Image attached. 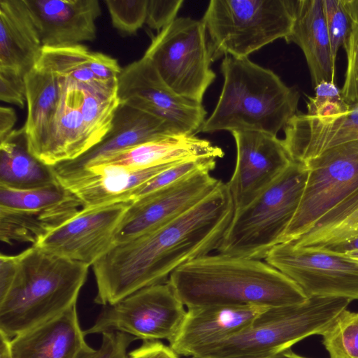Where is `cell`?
Returning <instances> with one entry per match:
<instances>
[{
    "label": "cell",
    "instance_id": "25",
    "mask_svg": "<svg viewBox=\"0 0 358 358\" xmlns=\"http://www.w3.org/2000/svg\"><path fill=\"white\" fill-rule=\"evenodd\" d=\"M224 155L221 148L207 140L180 134L142 143L95 165L107 164L136 170L190 159L222 158Z\"/></svg>",
    "mask_w": 358,
    "mask_h": 358
},
{
    "label": "cell",
    "instance_id": "39",
    "mask_svg": "<svg viewBox=\"0 0 358 358\" xmlns=\"http://www.w3.org/2000/svg\"><path fill=\"white\" fill-rule=\"evenodd\" d=\"M182 0H148L145 23L151 29L161 31L177 17Z\"/></svg>",
    "mask_w": 358,
    "mask_h": 358
},
{
    "label": "cell",
    "instance_id": "43",
    "mask_svg": "<svg viewBox=\"0 0 358 358\" xmlns=\"http://www.w3.org/2000/svg\"><path fill=\"white\" fill-rule=\"evenodd\" d=\"M17 120L15 110L10 107L0 108V141L7 138L14 130L13 127Z\"/></svg>",
    "mask_w": 358,
    "mask_h": 358
},
{
    "label": "cell",
    "instance_id": "10",
    "mask_svg": "<svg viewBox=\"0 0 358 358\" xmlns=\"http://www.w3.org/2000/svg\"><path fill=\"white\" fill-rule=\"evenodd\" d=\"M184 304L168 282L139 289L103 308L85 335L120 331L137 339H171L186 314Z\"/></svg>",
    "mask_w": 358,
    "mask_h": 358
},
{
    "label": "cell",
    "instance_id": "36",
    "mask_svg": "<svg viewBox=\"0 0 358 358\" xmlns=\"http://www.w3.org/2000/svg\"><path fill=\"white\" fill-rule=\"evenodd\" d=\"M322 2L332 52L336 58L339 48H345L348 43L352 23L341 0H322Z\"/></svg>",
    "mask_w": 358,
    "mask_h": 358
},
{
    "label": "cell",
    "instance_id": "45",
    "mask_svg": "<svg viewBox=\"0 0 358 358\" xmlns=\"http://www.w3.org/2000/svg\"><path fill=\"white\" fill-rule=\"evenodd\" d=\"M352 24H358V0H341Z\"/></svg>",
    "mask_w": 358,
    "mask_h": 358
},
{
    "label": "cell",
    "instance_id": "34",
    "mask_svg": "<svg viewBox=\"0 0 358 358\" xmlns=\"http://www.w3.org/2000/svg\"><path fill=\"white\" fill-rule=\"evenodd\" d=\"M113 26L122 34H134L146 22L148 0H106Z\"/></svg>",
    "mask_w": 358,
    "mask_h": 358
},
{
    "label": "cell",
    "instance_id": "14",
    "mask_svg": "<svg viewBox=\"0 0 358 358\" xmlns=\"http://www.w3.org/2000/svg\"><path fill=\"white\" fill-rule=\"evenodd\" d=\"M132 201L83 208L34 245L54 255L92 266L115 245L116 229Z\"/></svg>",
    "mask_w": 358,
    "mask_h": 358
},
{
    "label": "cell",
    "instance_id": "49",
    "mask_svg": "<svg viewBox=\"0 0 358 358\" xmlns=\"http://www.w3.org/2000/svg\"><path fill=\"white\" fill-rule=\"evenodd\" d=\"M190 358H201V357H191Z\"/></svg>",
    "mask_w": 358,
    "mask_h": 358
},
{
    "label": "cell",
    "instance_id": "11",
    "mask_svg": "<svg viewBox=\"0 0 358 358\" xmlns=\"http://www.w3.org/2000/svg\"><path fill=\"white\" fill-rule=\"evenodd\" d=\"M265 261L294 281L308 297L358 299V262L320 250L275 245Z\"/></svg>",
    "mask_w": 358,
    "mask_h": 358
},
{
    "label": "cell",
    "instance_id": "4",
    "mask_svg": "<svg viewBox=\"0 0 358 358\" xmlns=\"http://www.w3.org/2000/svg\"><path fill=\"white\" fill-rule=\"evenodd\" d=\"M221 71V94L200 131H255L277 136L297 113L298 90L271 70L248 57L226 56Z\"/></svg>",
    "mask_w": 358,
    "mask_h": 358
},
{
    "label": "cell",
    "instance_id": "19",
    "mask_svg": "<svg viewBox=\"0 0 358 358\" xmlns=\"http://www.w3.org/2000/svg\"><path fill=\"white\" fill-rule=\"evenodd\" d=\"M284 131L282 141L290 158L305 163L334 147L358 140V104L334 116L296 113Z\"/></svg>",
    "mask_w": 358,
    "mask_h": 358
},
{
    "label": "cell",
    "instance_id": "16",
    "mask_svg": "<svg viewBox=\"0 0 358 358\" xmlns=\"http://www.w3.org/2000/svg\"><path fill=\"white\" fill-rule=\"evenodd\" d=\"M165 120L120 103L103 139L79 157L51 166L57 180L73 176L108 157L154 140L180 135Z\"/></svg>",
    "mask_w": 358,
    "mask_h": 358
},
{
    "label": "cell",
    "instance_id": "37",
    "mask_svg": "<svg viewBox=\"0 0 358 358\" xmlns=\"http://www.w3.org/2000/svg\"><path fill=\"white\" fill-rule=\"evenodd\" d=\"M347 69L341 90L344 100L350 105L358 104V24H352L348 43Z\"/></svg>",
    "mask_w": 358,
    "mask_h": 358
},
{
    "label": "cell",
    "instance_id": "30",
    "mask_svg": "<svg viewBox=\"0 0 358 358\" xmlns=\"http://www.w3.org/2000/svg\"><path fill=\"white\" fill-rule=\"evenodd\" d=\"M90 51L80 45L62 48H43L37 64L56 76L69 78L90 90L106 97L117 96V90L101 83L90 66Z\"/></svg>",
    "mask_w": 358,
    "mask_h": 358
},
{
    "label": "cell",
    "instance_id": "31",
    "mask_svg": "<svg viewBox=\"0 0 358 358\" xmlns=\"http://www.w3.org/2000/svg\"><path fill=\"white\" fill-rule=\"evenodd\" d=\"M76 197L59 182L29 189L0 186V208L22 210L53 207Z\"/></svg>",
    "mask_w": 358,
    "mask_h": 358
},
{
    "label": "cell",
    "instance_id": "6",
    "mask_svg": "<svg viewBox=\"0 0 358 358\" xmlns=\"http://www.w3.org/2000/svg\"><path fill=\"white\" fill-rule=\"evenodd\" d=\"M308 175L303 163L292 161L260 194L235 211L218 254L261 260L278 244L299 207Z\"/></svg>",
    "mask_w": 358,
    "mask_h": 358
},
{
    "label": "cell",
    "instance_id": "5",
    "mask_svg": "<svg viewBox=\"0 0 358 358\" xmlns=\"http://www.w3.org/2000/svg\"><path fill=\"white\" fill-rule=\"evenodd\" d=\"M352 300L311 296L305 301L268 308L244 330L200 352L201 358H259L291 348L321 334Z\"/></svg>",
    "mask_w": 358,
    "mask_h": 358
},
{
    "label": "cell",
    "instance_id": "26",
    "mask_svg": "<svg viewBox=\"0 0 358 358\" xmlns=\"http://www.w3.org/2000/svg\"><path fill=\"white\" fill-rule=\"evenodd\" d=\"M27 114L22 127L29 152L36 159L50 136L59 102L57 76L37 64L24 76Z\"/></svg>",
    "mask_w": 358,
    "mask_h": 358
},
{
    "label": "cell",
    "instance_id": "27",
    "mask_svg": "<svg viewBox=\"0 0 358 358\" xmlns=\"http://www.w3.org/2000/svg\"><path fill=\"white\" fill-rule=\"evenodd\" d=\"M83 206L74 198L62 204L24 210L0 208V239L8 245H36L50 232L78 215Z\"/></svg>",
    "mask_w": 358,
    "mask_h": 358
},
{
    "label": "cell",
    "instance_id": "18",
    "mask_svg": "<svg viewBox=\"0 0 358 358\" xmlns=\"http://www.w3.org/2000/svg\"><path fill=\"white\" fill-rule=\"evenodd\" d=\"M268 308L258 306L188 308L169 346L179 356L196 357L203 350L247 328Z\"/></svg>",
    "mask_w": 358,
    "mask_h": 358
},
{
    "label": "cell",
    "instance_id": "1",
    "mask_svg": "<svg viewBox=\"0 0 358 358\" xmlns=\"http://www.w3.org/2000/svg\"><path fill=\"white\" fill-rule=\"evenodd\" d=\"M235 213L222 182L195 206L150 232L115 245L92 266L94 302L115 303L135 292L166 282L184 264L217 250Z\"/></svg>",
    "mask_w": 358,
    "mask_h": 358
},
{
    "label": "cell",
    "instance_id": "20",
    "mask_svg": "<svg viewBox=\"0 0 358 358\" xmlns=\"http://www.w3.org/2000/svg\"><path fill=\"white\" fill-rule=\"evenodd\" d=\"M177 162L136 170L98 164L58 182L81 201L83 208H93L134 201L133 192L138 187Z\"/></svg>",
    "mask_w": 358,
    "mask_h": 358
},
{
    "label": "cell",
    "instance_id": "22",
    "mask_svg": "<svg viewBox=\"0 0 358 358\" xmlns=\"http://www.w3.org/2000/svg\"><path fill=\"white\" fill-rule=\"evenodd\" d=\"M76 305L10 339L12 358H76L89 345Z\"/></svg>",
    "mask_w": 358,
    "mask_h": 358
},
{
    "label": "cell",
    "instance_id": "41",
    "mask_svg": "<svg viewBox=\"0 0 358 358\" xmlns=\"http://www.w3.org/2000/svg\"><path fill=\"white\" fill-rule=\"evenodd\" d=\"M90 66L101 83L117 90L118 77L122 68L115 59L101 52L90 51Z\"/></svg>",
    "mask_w": 358,
    "mask_h": 358
},
{
    "label": "cell",
    "instance_id": "9",
    "mask_svg": "<svg viewBox=\"0 0 358 358\" xmlns=\"http://www.w3.org/2000/svg\"><path fill=\"white\" fill-rule=\"evenodd\" d=\"M303 164L308 169L306 183L280 243L299 238L358 188V140L334 147Z\"/></svg>",
    "mask_w": 358,
    "mask_h": 358
},
{
    "label": "cell",
    "instance_id": "15",
    "mask_svg": "<svg viewBox=\"0 0 358 358\" xmlns=\"http://www.w3.org/2000/svg\"><path fill=\"white\" fill-rule=\"evenodd\" d=\"M236 146L234 171L227 183L238 211L252 202L291 164L282 140L255 131L231 132Z\"/></svg>",
    "mask_w": 358,
    "mask_h": 358
},
{
    "label": "cell",
    "instance_id": "17",
    "mask_svg": "<svg viewBox=\"0 0 358 358\" xmlns=\"http://www.w3.org/2000/svg\"><path fill=\"white\" fill-rule=\"evenodd\" d=\"M43 48H62L92 41L101 14L98 0H24Z\"/></svg>",
    "mask_w": 358,
    "mask_h": 358
},
{
    "label": "cell",
    "instance_id": "38",
    "mask_svg": "<svg viewBox=\"0 0 358 358\" xmlns=\"http://www.w3.org/2000/svg\"><path fill=\"white\" fill-rule=\"evenodd\" d=\"M102 334L99 349L85 348L76 358H127L130 344L137 340L131 335L120 331H107Z\"/></svg>",
    "mask_w": 358,
    "mask_h": 358
},
{
    "label": "cell",
    "instance_id": "47",
    "mask_svg": "<svg viewBox=\"0 0 358 358\" xmlns=\"http://www.w3.org/2000/svg\"><path fill=\"white\" fill-rule=\"evenodd\" d=\"M259 358H307L294 352L291 348L280 351L279 352Z\"/></svg>",
    "mask_w": 358,
    "mask_h": 358
},
{
    "label": "cell",
    "instance_id": "29",
    "mask_svg": "<svg viewBox=\"0 0 358 358\" xmlns=\"http://www.w3.org/2000/svg\"><path fill=\"white\" fill-rule=\"evenodd\" d=\"M358 236V188L290 243L296 248L320 250Z\"/></svg>",
    "mask_w": 358,
    "mask_h": 358
},
{
    "label": "cell",
    "instance_id": "8",
    "mask_svg": "<svg viewBox=\"0 0 358 358\" xmlns=\"http://www.w3.org/2000/svg\"><path fill=\"white\" fill-rule=\"evenodd\" d=\"M207 36L201 20L177 17L152 38L143 55L172 91L199 103L216 78Z\"/></svg>",
    "mask_w": 358,
    "mask_h": 358
},
{
    "label": "cell",
    "instance_id": "21",
    "mask_svg": "<svg viewBox=\"0 0 358 358\" xmlns=\"http://www.w3.org/2000/svg\"><path fill=\"white\" fill-rule=\"evenodd\" d=\"M57 78L59 102L50 136L38 158L49 166L73 160L92 148L81 110L84 87L69 78Z\"/></svg>",
    "mask_w": 358,
    "mask_h": 358
},
{
    "label": "cell",
    "instance_id": "2",
    "mask_svg": "<svg viewBox=\"0 0 358 358\" xmlns=\"http://www.w3.org/2000/svg\"><path fill=\"white\" fill-rule=\"evenodd\" d=\"M90 266L31 245L0 255V333L10 338L73 306Z\"/></svg>",
    "mask_w": 358,
    "mask_h": 358
},
{
    "label": "cell",
    "instance_id": "33",
    "mask_svg": "<svg viewBox=\"0 0 358 358\" xmlns=\"http://www.w3.org/2000/svg\"><path fill=\"white\" fill-rule=\"evenodd\" d=\"M216 166L215 158L190 159L179 162L159 173L134 192L132 200L138 199L148 194L172 185L199 171H213Z\"/></svg>",
    "mask_w": 358,
    "mask_h": 358
},
{
    "label": "cell",
    "instance_id": "12",
    "mask_svg": "<svg viewBox=\"0 0 358 358\" xmlns=\"http://www.w3.org/2000/svg\"><path fill=\"white\" fill-rule=\"evenodd\" d=\"M117 96L120 103L165 120L182 134L195 136L206 120L202 103L172 91L145 56L122 69Z\"/></svg>",
    "mask_w": 358,
    "mask_h": 358
},
{
    "label": "cell",
    "instance_id": "40",
    "mask_svg": "<svg viewBox=\"0 0 358 358\" xmlns=\"http://www.w3.org/2000/svg\"><path fill=\"white\" fill-rule=\"evenodd\" d=\"M0 99L22 108L26 103L24 76L16 72L0 69Z\"/></svg>",
    "mask_w": 358,
    "mask_h": 358
},
{
    "label": "cell",
    "instance_id": "13",
    "mask_svg": "<svg viewBox=\"0 0 358 358\" xmlns=\"http://www.w3.org/2000/svg\"><path fill=\"white\" fill-rule=\"evenodd\" d=\"M222 182L209 171H199L172 185L132 201L116 229L120 244L150 232L185 213Z\"/></svg>",
    "mask_w": 358,
    "mask_h": 358
},
{
    "label": "cell",
    "instance_id": "23",
    "mask_svg": "<svg viewBox=\"0 0 358 358\" xmlns=\"http://www.w3.org/2000/svg\"><path fill=\"white\" fill-rule=\"evenodd\" d=\"M300 47L305 56L313 86L336 83V59L326 26L322 0L294 1L293 23L286 39Z\"/></svg>",
    "mask_w": 358,
    "mask_h": 358
},
{
    "label": "cell",
    "instance_id": "7",
    "mask_svg": "<svg viewBox=\"0 0 358 358\" xmlns=\"http://www.w3.org/2000/svg\"><path fill=\"white\" fill-rule=\"evenodd\" d=\"M294 0H212L201 21L212 61L222 56L245 58L280 38L293 23Z\"/></svg>",
    "mask_w": 358,
    "mask_h": 358
},
{
    "label": "cell",
    "instance_id": "28",
    "mask_svg": "<svg viewBox=\"0 0 358 358\" xmlns=\"http://www.w3.org/2000/svg\"><path fill=\"white\" fill-rule=\"evenodd\" d=\"M58 182L51 166L28 150L22 128L14 129L0 143V186L29 189Z\"/></svg>",
    "mask_w": 358,
    "mask_h": 358
},
{
    "label": "cell",
    "instance_id": "32",
    "mask_svg": "<svg viewBox=\"0 0 358 358\" xmlns=\"http://www.w3.org/2000/svg\"><path fill=\"white\" fill-rule=\"evenodd\" d=\"M321 336L330 358H358V312L345 308Z\"/></svg>",
    "mask_w": 358,
    "mask_h": 358
},
{
    "label": "cell",
    "instance_id": "48",
    "mask_svg": "<svg viewBox=\"0 0 358 358\" xmlns=\"http://www.w3.org/2000/svg\"><path fill=\"white\" fill-rule=\"evenodd\" d=\"M346 257L358 262V251L348 252L343 255Z\"/></svg>",
    "mask_w": 358,
    "mask_h": 358
},
{
    "label": "cell",
    "instance_id": "35",
    "mask_svg": "<svg viewBox=\"0 0 358 358\" xmlns=\"http://www.w3.org/2000/svg\"><path fill=\"white\" fill-rule=\"evenodd\" d=\"M315 96H307V113L317 117L341 115L350 109L336 83L322 82L314 87Z\"/></svg>",
    "mask_w": 358,
    "mask_h": 358
},
{
    "label": "cell",
    "instance_id": "42",
    "mask_svg": "<svg viewBox=\"0 0 358 358\" xmlns=\"http://www.w3.org/2000/svg\"><path fill=\"white\" fill-rule=\"evenodd\" d=\"M127 358H179L168 345L159 341H143L142 345L128 353Z\"/></svg>",
    "mask_w": 358,
    "mask_h": 358
},
{
    "label": "cell",
    "instance_id": "3",
    "mask_svg": "<svg viewBox=\"0 0 358 358\" xmlns=\"http://www.w3.org/2000/svg\"><path fill=\"white\" fill-rule=\"evenodd\" d=\"M167 282L187 308H272L299 303L308 298L294 281L266 261L220 254L184 264Z\"/></svg>",
    "mask_w": 358,
    "mask_h": 358
},
{
    "label": "cell",
    "instance_id": "24",
    "mask_svg": "<svg viewBox=\"0 0 358 358\" xmlns=\"http://www.w3.org/2000/svg\"><path fill=\"white\" fill-rule=\"evenodd\" d=\"M42 50L24 0H0V69L25 76L37 64Z\"/></svg>",
    "mask_w": 358,
    "mask_h": 358
},
{
    "label": "cell",
    "instance_id": "46",
    "mask_svg": "<svg viewBox=\"0 0 358 358\" xmlns=\"http://www.w3.org/2000/svg\"><path fill=\"white\" fill-rule=\"evenodd\" d=\"M10 338L0 333V358H12L10 350Z\"/></svg>",
    "mask_w": 358,
    "mask_h": 358
},
{
    "label": "cell",
    "instance_id": "44",
    "mask_svg": "<svg viewBox=\"0 0 358 358\" xmlns=\"http://www.w3.org/2000/svg\"><path fill=\"white\" fill-rule=\"evenodd\" d=\"M320 250L342 255L348 252L358 251V236L341 243L327 245Z\"/></svg>",
    "mask_w": 358,
    "mask_h": 358
}]
</instances>
